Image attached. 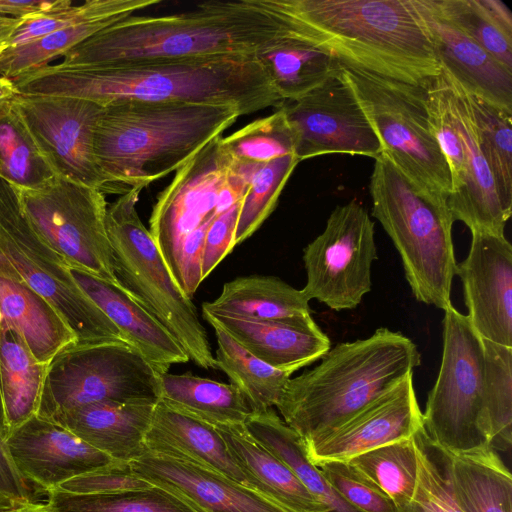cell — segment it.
<instances>
[{
    "instance_id": "obj_1",
    "label": "cell",
    "mask_w": 512,
    "mask_h": 512,
    "mask_svg": "<svg viewBox=\"0 0 512 512\" xmlns=\"http://www.w3.org/2000/svg\"><path fill=\"white\" fill-rule=\"evenodd\" d=\"M11 80L22 95L71 96L103 106L125 100L228 105L242 116L283 101L254 55L116 66L49 64Z\"/></svg>"
},
{
    "instance_id": "obj_2",
    "label": "cell",
    "mask_w": 512,
    "mask_h": 512,
    "mask_svg": "<svg viewBox=\"0 0 512 512\" xmlns=\"http://www.w3.org/2000/svg\"><path fill=\"white\" fill-rule=\"evenodd\" d=\"M273 0L207 1L166 16L131 15L64 55L62 66H116L254 55L287 28Z\"/></svg>"
},
{
    "instance_id": "obj_3",
    "label": "cell",
    "mask_w": 512,
    "mask_h": 512,
    "mask_svg": "<svg viewBox=\"0 0 512 512\" xmlns=\"http://www.w3.org/2000/svg\"><path fill=\"white\" fill-rule=\"evenodd\" d=\"M290 26L342 64L424 87L441 73L415 0H273Z\"/></svg>"
},
{
    "instance_id": "obj_4",
    "label": "cell",
    "mask_w": 512,
    "mask_h": 512,
    "mask_svg": "<svg viewBox=\"0 0 512 512\" xmlns=\"http://www.w3.org/2000/svg\"><path fill=\"white\" fill-rule=\"evenodd\" d=\"M240 116L228 105L137 100L108 104L94 136L103 193L142 190L176 172Z\"/></svg>"
},
{
    "instance_id": "obj_5",
    "label": "cell",
    "mask_w": 512,
    "mask_h": 512,
    "mask_svg": "<svg viewBox=\"0 0 512 512\" xmlns=\"http://www.w3.org/2000/svg\"><path fill=\"white\" fill-rule=\"evenodd\" d=\"M420 363L411 339L382 327L330 348L320 364L289 379L275 407L307 443L341 425Z\"/></svg>"
},
{
    "instance_id": "obj_6",
    "label": "cell",
    "mask_w": 512,
    "mask_h": 512,
    "mask_svg": "<svg viewBox=\"0 0 512 512\" xmlns=\"http://www.w3.org/2000/svg\"><path fill=\"white\" fill-rule=\"evenodd\" d=\"M369 190L372 216L397 249L414 297L446 310L457 264L448 205L421 194L383 153L375 159Z\"/></svg>"
},
{
    "instance_id": "obj_7",
    "label": "cell",
    "mask_w": 512,
    "mask_h": 512,
    "mask_svg": "<svg viewBox=\"0 0 512 512\" xmlns=\"http://www.w3.org/2000/svg\"><path fill=\"white\" fill-rule=\"evenodd\" d=\"M140 192L133 189L107 206L117 284L166 327L197 366L217 369L195 305L174 280L137 213Z\"/></svg>"
},
{
    "instance_id": "obj_8",
    "label": "cell",
    "mask_w": 512,
    "mask_h": 512,
    "mask_svg": "<svg viewBox=\"0 0 512 512\" xmlns=\"http://www.w3.org/2000/svg\"><path fill=\"white\" fill-rule=\"evenodd\" d=\"M339 67L377 134L382 153L421 194L447 204L451 174L431 130L424 87L341 62Z\"/></svg>"
},
{
    "instance_id": "obj_9",
    "label": "cell",
    "mask_w": 512,
    "mask_h": 512,
    "mask_svg": "<svg viewBox=\"0 0 512 512\" xmlns=\"http://www.w3.org/2000/svg\"><path fill=\"white\" fill-rule=\"evenodd\" d=\"M0 277L26 284L51 303L76 334L77 345L124 342L112 321L78 286L64 259L32 227L18 189L1 178Z\"/></svg>"
},
{
    "instance_id": "obj_10",
    "label": "cell",
    "mask_w": 512,
    "mask_h": 512,
    "mask_svg": "<svg viewBox=\"0 0 512 512\" xmlns=\"http://www.w3.org/2000/svg\"><path fill=\"white\" fill-rule=\"evenodd\" d=\"M215 138L176 171L159 194L149 232L180 289L192 298L200 283L207 231L218 215L228 161Z\"/></svg>"
},
{
    "instance_id": "obj_11",
    "label": "cell",
    "mask_w": 512,
    "mask_h": 512,
    "mask_svg": "<svg viewBox=\"0 0 512 512\" xmlns=\"http://www.w3.org/2000/svg\"><path fill=\"white\" fill-rule=\"evenodd\" d=\"M442 324V360L422 412L423 428L448 453L490 446L483 339L452 305L444 310Z\"/></svg>"
},
{
    "instance_id": "obj_12",
    "label": "cell",
    "mask_w": 512,
    "mask_h": 512,
    "mask_svg": "<svg viewBox=\"0 0 512 512\" xmlns=\"http://www.w3.org/2000/svg\"><path fill=\"white\" fill-rule=\"evenodd\" d=\"M160 375L124 342L75 345L49 363L38 416H58L100 402L156 403Z\"/></svg>"
},
{
    "instance_id": "obj_13",
    "label": "cell",
    "mask_w": 512,
    "mask_h": 512,
    "mask_svg": "<svg viewBox=\"0 0 512 512\" xmlns=\"http://www.w3.org/2000/svg\"><path fill=\"white\" fill-rule=\"evenodd\" d=\"M18 193L32 227L70 269L117 283L102 191L56 176L42 188Z\"/></svg>"
},
{
    "instance_id": "obj_14",
    "label": "cell",
    "mask_w": 512,
    "mask_h": 512,
    "mask_svg": "<svg viewBox=\"0 0 512 512\" xmlns=\"http://www.w3.org/2000/svg\"><path fill=\"white\" fill-rule=\"evenodd\" d=\"M376 259L374 222L366 209L356 200L338 205L303 250L307 282L302 290L332 310L354 309L371 290Z\"/></svg>"
},
{
    "instance_id": "obj_15",
    "label": "cell",
    "mask_w": 512,
    "mask_h": 512,
    "mask_svg": "<svg viewBox=\"0 0 512 512\" xmlns=\"http://www.w3.org/2000/svg\"><path fill=\"white\" fill-rule=\"evenodd\" d=\"M276 108L283 111L292 130L299 161L324 154L376 159L382 153L379 138L340 67L306 94L283 100Z\"/></svg>"
},
{
    "instance_id": "obj_16",
    "label": "cell",
    "mask_w": 512,
    "mask_h": 512,
    "mask_svg": "<svg viewBox=\"0 0 512 512\" xmlns=\"http://www.w3.org/2000/svg\"><path fill=\"white\" fill-rule=\"evenodd\" d=\"M12 102L57 177L103 192L94 136L105 106L60 95L18 94Z\"/></svg>"
},
{
    "instance_id": "obj_17",
    "label": "cell",
    "mask_w": 512,
    "mask_h": 512,
    "mask_svg": "<svg viewBox=\"0 0 512 512\" xmlns=\"http://www.w3.org/2000/svg\"><path fill=\"white\" fill-rule=\"evenodd\" d=\"M471 235L468 255L455 269L466 316L483 339L512 348V246L504 235Z\"/></svg>"
},
{
    "instance_id": "obj_18",
    "label": "cell",
    "mask_w": 512,
    "mask_h": 512,
    "mask_svg": "<svg viewBox=\"0 0 512 512\" xmlns=\"http://www.w3.org/2000/svg\"><path fill=\"white\" fill-rule=\"evenodd\" d=\"M423 427L413 373L329 432L304 443L318 465L347 461L377 447L412 438Z\"/></svg>"
},
{
    "instance_id": "obj_19",
    "label": "cell",
    "mask_w": 512,
    "mask_h": 512,
    "mask_svg": "<svg viewBox=\"0 0 512 512\" xmlns=\"http://www.w3.org/2000/svg\"><path fill=\"white\" fill-rule=\"evenodd\" d=\"M4 442L22 477L46 495L70 479L120 463L38 415L11 430Z\"/></svg>"
},
{
    "instance_id": "obj_20",
    "label": "cell",
    "mask_w": 512,
    "mask_h": 512,
    "mask_svg": "<svg viewBox=\"0 0 512 512\" xmlns=\"http://www.w3.org/2000/svg\"><path fill=\"white\" fill-rule=\"evenodd\" d=\"M129 466L139 478L177 494L202 512H289L256 490L190 462L147 451Z\"/></svg>"
},
{
    "instance_id": "obj_21",
    "label": "cell",
    "mask_w": 512,
    "mask_h": 512,
    "mask_svg": "<svg viewBox=\"0 0 512 512\" xmlns=\"http://www.w3.org/2000/svg\"><path fill=\"white\" fill-rule=\"evenodd\" d=\"M440 68L467 92L512 113V70L448 20L434 0H415Z\"/></svg>"
},
{
    "instance_id": "obj_22",
    "label": "cell",
    "mask_w": 512,
    "mask_h": 512,
    "mask_svg": "<svg viewBox=\"0 0 512 512\" xmlns=\"http://www.w3.org/2000/svg\"><path fill=\"white\" fill-rule=\"evenodd\" d=\"M451 94L453 112L462 142L465 174L461 187L450 194L448 208L454 221L470 231L504 235L510 218L502 208L494 180L483 155L472 108L465 89L441 69Z\"/></svg>"
},
{
    "instance_id": "obj_23",
    "label": "cell",
    "mask_w": 512,
    "mask_h": 512,
    "mask_svg": "<svg viewBox=\"0 0 512 512\" xmlns=\"http://www.w3.org/2000/svg\"><path fill=\"white\" fill-rule=\"evenodd\" d=\"M212 326L266 364L294 373L321 359L330 340L311 314L291 321H257L202 311Z\"/></svg>"
},
{
    "instance_id": "obj_24",
    "label": "cell",
    "mask_w": 512,
    "mask_h": 512,
    "mask_svg": "<svg viewBox=\"0 0 512 512\" xmlns=\"http://www.w3.org/2000/svg\"><path fill=\"white\" fill-rule=\"evenodd\" d=\"M78 286L118 329L123 341L160 376L173 364L190 360L180 342L117 283L70 269Z\"/></svg>"
},
{
    "instance_id": "obj_25",
    "label": "cell",
    "mask_w": 512,
    "mask_h": 512,
    "mask_svg": "<svg viewBox=\"0 0 512 512\" xmlns=\"http://www.w3.org/2000/svg\"><path fill=\"white\" fill-rule=\"evenodd\" d=\"M144 444L148 452L190 462L247 486L217 428L161 400L154 406Z\"/></svg>"
},
{
    "instance_id": "obj_26",
    "label": "cell",
    "mask_w": 512,
    "mask_h": 512,
    "mask_svg": "<svg viewBox=\"0 0 512 512\" xmlns=\"http://www.w3.org/2000/svg\"><path fill=\"white\" fill-rule=\"evenodd\" d=\"M156 403H94L51 421L115 461L129 464L147 452L144 438Z\"/></svg>"
},
{
    "instance_id": "obj_27",
    "label": "cell",
    "mask_w": 512,
    "mask_h": 512,
    "mask_svg": "<svg viewBox=\"0 0 512 512\" xmlns=\"http://www.w3.org/2000/svg\"><path fill=\"white\" fill-rule=\"evenodd\" d=\"M0 322L15 330L43 364L78 344L76 334L51 303L26 284L4 277H0Z\"/></svg>"
},
{
    "instance_id": "obj_28",
    "label": "cell",
    "mask_w": 512,
    "mask_h": 512,
    "mask_svg": "<svg viewBox=\"0 0 512 512\" xmlns=\"http://www.w3.org/2000/svg\"><path fill=\"white\" fill-rule=\"evenodd\" d=\"M215 427L248 487L289 512H328L280 459L249 434L244 424Z\"/></svg>"
},
{
    "instance_id": "obj_29",
    "label": "cell",
    "mask_w": 512,
    "mask_h": 512,
    "mask_svg": "<svg viewBox=\"0 0 512 512\" xmlns=\"http://www.w3.org/2000/svg\"><path fill=\"white\" fill-rule=\"evenodd\" d=\"M439 450L462 512H512L511 473L495 449L485 446L462 453Z\"/></svg>"
},
{
    "instance_id": "obj_30",
    "label": "cell",
    "mask_w": 512,
    "mask_h": 512,
    "mask_svg": "<svg viewBox=\"0 0 512 512\" xmlns=\"http://www.w3.org/2000/svg\"><path fill=\"white\" fill-rule=\"evenodd\" d=\"M287 23L281 34L254 54L282 100L306 94L340 64L334 55L305 39Z\"/></svg>"
},
{
    "instance_id": "obj_31",
    "label": "cell",
    "mask_w": 512,
    "mask_h": 512,
    "mask_svg": "<svg viewBox=\"0 0 512 512\" xmlns=\"http://www.w3.org/2000/svg\"><path fill=\"white\" fill-rule=\"evenodd\" d=\"M202 311L257 321H291L311 314L302 289L261 275L225 283L214 301L203 303Z\"/></svg>"
},
{
    "instance_id": "obj_32",
    "label": "cell",
    "mask_w": 512,
    "mask_h": 512,
    "mask_svg": "<svg viewBox=\"0 0 512 512\" xmlns=\"http://www.w3.org/2000/svg\"><path fill=\"white\" fill-rule=\"evenodd\" d=\"M159 400L213 426L243 424L253 413L235 385L191 373L161 375Z\"/></svg>"
},
{
    "instance_id": "obj_33",
    "label": "cell",
    "mask_w": 512,
    "mask_h": 512,
    "mask_svg": "<svg viewBox=\"0 0 512 512\" xmlns=\"http://www.w3.org/2000/svg\"><path fill=\"white\" fill-rule=\"evenodd\" d=\"M249 434L280 459L328 512H360L331 487L307 455L301 437L273 408L252 413L243 423Z\"/></svg>"
},
{
    "instance_id": "obj_34",
    "label": "cell",
    "mask_w": 512,
    "mask_h": 512,
    "mask_svg": "<svg viewBox=\"0 0 512 512\" xmlns=\"http://www.w3.org/2000/svg\"><path fill=\"white\" fill-rule=\"evenodd\" d=\"M0 324V393L10 432L37 414L49 364L38 362L20 335Z\"/></svg>"
},
{
    "instance_id": "obj_35",
    "label": "cell",
    "mask_w": 512,
    "mask_h": 512,
    "mask_svg": "<svg viewBox=\"0 0 512 512\" xmlns=\"http://www.w3.org/2000/svg\"><path fill=\"white\" fill-rule=\"evenodd\" d=\"M216 336V365L252 407L253 413L277 405L292 373L276 369L239 345L230 335L213 327Z\"/></svg>"
},
{
    "instance_id": "obj_36",
    "label": "cell",
    "mask_w": 512,
    "mask_h": 512,
    "mask_svg": "<svg viewBox=\"0 0 512 512\" xmlns=\"http://www.w3.org/2000/svg\"><path fill=\"white\" fill-rule=\"evenodd\" d=\"M55 177L12 100L0 105V178L19 190H34Z\"/></svg>"
},
{
    "instance_id": "obj_37",
    "label": "cell",
    "mask_w": 512,
    "mask_h": 512,
    "mask_svg": "<svg viewBox=\"0 0 512 512\" xmlns=\"http://www.w3.org/2000/svg\"><path fill=\"white\" fill-rule=\"evenodd\" d=\"M47 496V502L57 512H202L184 498L155 485L109 494H74L56 489Z\"/></svg>"
},
{
    "instance_id": "obj_38",
    "label": "cell",
    "mask_w": 512,
    "mask_h": 512,
    "mask_svg": "<svg viewBox=\"0 0 512 512\" xmlns=\"http://www.w3.org/2000/svg\"><path fill=\"white\" fill-rule=\"evenodd\" d=\"M159 3L160 0H88L80 5H73L66 0L49 12L24 18L10 38L8 46L23 45L88 21H119Z\"/></svg>"
},
{
    "instance_id": "obj_39",
    "label": "cell",
    "mask_w": 512,
    "mask_h": 512,
    "mask_svg": "<svg viewBox=\"0 0 512 512\" xmlns=\"http://www.w3.org/2000/svg\"><path fill=\"white\" fill-rule=\"evenodd\" d=\"M466 91V90H465ZM483 155L505 213L512 212V113L467 92Z\"/></svg>"
},
{
    "instance_id": "obj_40",
    "label": "cell",
    "mask_w": 512,
    "mask_h": 512,
    "mask_svg": "<svg viewBox=\"0 0 512 512\" xmlns=\"http://www.w3.org/2000/svg\"><path fill=\"white\" fill-rule=\"evenodd\" d=\"M219 147L229 165L260 166L295 154L294 135L279 108L229 136L221 137Z\"/></svg>"
},
{
    "instance_id": "obj_41",
    "label": "cell",
    "mask_w": 512,
    "mask_h": 512,
    "mask_svg": "<svg viewBox=\"0 0 512 512\" xmlns=\"http://www.w3.org/2000/svg\"><path fill=\"white\" fill-rule=\"evenodd\" d=\"M347 461L376 484L396 509L412 498L418 470L414 436L366 451Z\"/></svg>"
},
{
    "instance_id": "obj_42",
    "label": "cell",
    "mask_w": 512,
    "mask_h": 512,
    "mask_svg": "<svg viewBox=\"0 0 512 512\" xmlns=\"http://www.w3.org/2000/svg\"><path fill=\"white\" fill-rule=\"evenodd\" d=\"M483 344L489 443L506 451L512 444V348L486 339Z\"/></svg>"
},
{
    "instance_id": "obj_43",
    "label": "cell",
    "mask_w": 512,
    "mask_h": 512,
    "mask_svg": "<svg viewBox=\"0 0 512 512\" xmlns=\"http://www.w3.org/2000/svg\"><path fill=\"white\" fill-rule=\"evenodd\" d=\"M299 162L295 154H289L261 165L254 173L241 201L235 245L252 236L270 216Z\"/></svg>"
},
{
    "instance_id": "obj_44",
    "label": "cell",
    "mask_w": 512,
    "mask_h": 512,
    "mask_svg": "<svg viewBox=\"0 0 512 512\" xmlns=\"http://www.w3.org/2000/svg\"><path fill=\"white\" fill-rule=\"evenodd\" d=\"M417 481L410 501L395 512H462L447 479L440 450L424 428L414 435Z\"/></svg>"
},
{
    "instance_id": "obj_45",
    "label": "cell",
    "mask_w": 512,
    "mask_h": 512,
    "mask_svg": "<svg viewBox=\"0 0 512 512\" xmlns=\"http://www.w3.org/2000/svg\"><path fill=\"white\" fill-rule=\"evenodd\" d=\"M424 95L432 133L450 170L453 193L463 183L465 160L450 89L442 72L424 86Z\"/></svg>"
},
{
    "instance_id": "obj_46",
    "label": "cell",
    "mask_w": 512,
    "mask_h": 512,
    "mask_svg": "<svg viewBox=\"0 0 512 512\" xmlns=\"http://www.w3.org/2000/svg\"><path fill=\"white\" fill-rule=\"evenodd\" d=\"M434 3L448 20L512 70V38L496 25L479 0H434Z\"/></svg>"
},
{
    "instance_id": "obj_47",
    "label": "cell",
    "mask_w": 512,
    "mask_h": 512,
    "mask_svg": "<svg viewBox=\"0 0 512 512\" xmlns=\"http://www.w3.org/2000/svg\"><path fill=\"white\" fill-rule=\"evenodd\" d=\"M331 487L360 512H395L390 498L348 461H327L316 465Z\"/></svg>"
},
{
    "instance_id": "obj_48",
    "label": "cell",
    "mask_w": 512,
    "mask_h": 512,
    "mask_svg": "<svg viewBox=\"0 0 512 512\" xmlns=\"http://www.w3.org/2000/svg\"><path fill=\"white\" fill-rule=\"evenodd\" d=\"M151 485L136 476L129 464L119 463L70 479L57 489L74 494H109L143 489Z\"/></svg>"
},
{
    "instance_id": "obj_49",
    "label": "cell",
    "mask_w": 512,
    "mask_h": 512,
    "mask_svg": "<svg viewBox=\"0 0 512 512\" xmlns=\"http://www.w3.org/2000/svg\"><path fill=\"white\" fill-rule=\"evenodd\" d=\"M241 201L218 214L207 231L201 266L203 280L236 246L235 232Z\"/></svg>"
},
{
    "instance_id": "obj_50",
    "label": "cell",
    "mask_w": 512,
    "mask_h": 512,
    "mask_svg": "<svg viewBox=\"0 0 512 512\" xmlns=\"http://www.w3.org/2000/svg\"><path fill=\"white\" fill-rule=\"evenodd\" d=\"M66 0H0V16L24 19L33 15L49 12Z\"/></svg>"
},
{
    "instance_id": "obj_51",
    "label": "cell",
    "mask_w": 512,
    "mask_h": 512,
    "mask_svg": "<svg viewBox=\"0 0 512 512\" xmlns=\"http://www.w3.org/2000/svg\"><path fill=\"white\" fill-rule=\"evenodd\" d=\"M479 2L496 25L512 38V14L507 5L500 0H479Z\"/></svg>"
},
{
    "instance_id": "obj_52",
    "label": "cell",
    "mask_w": 512,
    "mask_h": 512,
    "mask_svg": "<svg viewBox=\"0 0 512 512\" xmlns=\"http://www.w3.org/2000/svg\"><path fill=\"white\" fill-rule=\"evenodd\" d=\"M23 19L0 16V47L6 48Z\"/></svg>"
},
{
    "instance_id": "obj_53",
    "label": "cell",
    "mask_w": 512,
    "mask_h": 512,
    "mask_svg": "<svg viewBox=\"0 0 512 512\" xmlns=\"http://www.w3.org/2000/svg\"><path fill=\"white\" fill-rule=\"evenodd\" d=\"M4 512H57L48 502L32 501Z\"/></svg>"
},
{
    "instance_id": "obj_54",
    "label": "cell",
    "mask_w": 512,
    "mask_h": 512,
    "mask_svg": "<svg viewBox=\"0 0 512 512\" xmlns=\"http://www.w3.org/2000/svg\"><path fill=\"white\" fill-rule=\"evenodd\" d=\"M18 94L13 81L7 77L0 76V105L11 101Z\"/></svg>"
},
{
    "instance_id": "obj_55",
    "label": "cell",
    "mask_w": 512,
    "mask_h": 512,
    "mask_svg": "<svg viewBox=\"0 0 512 512\" xmlns=\"http://www.w3.org/2000/svg\"><path fill=\"white\" fill-rule=\"evenodd\" d=\"M0 327H1V324H0ZM8 433H9V430H8V426H7V422H6V418H5V413H4V408H3L2 398H1V393H0V435L5 440Z\"/></svg>"
},
{
    "instance_id": "obj_56",
    "label": "cell",
    "mask_w": 512,
    "mask_h": 512,
    "mask_svg": "<svg viewBox=\"0 0 512 512\" xmlns=\"http://www.w3.org/2000/svg\"><path fill=\"white\" fill-rule=\"evenodd\" d=\"M3 49H5V48H3V47H0V53L2 52V50H3Z\"/></svg>"
}]
</instances>
